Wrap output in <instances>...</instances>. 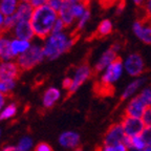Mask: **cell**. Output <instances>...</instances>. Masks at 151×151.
I'll use <instances>...</instances> for the list:
<instances>
[{"instance_id": "obj_1", "label": "cell", "mask_w": 151, "mask_h": 151, "mask_svg": "<svg viewBox=\"0 0 151 151\" xmlns=\"http://www.w3.org/2000/svg\"><path fill=\"white\" fill-rule=\"evenodd\" d=\"M58 18V13L50 5L44 4L35 9L31 19V24L33 26L35 36L42 40L47 39L52 35V28Z\"/></svg>"}, {"instance_id": "obj_2", "label": "cell", "mask_w": 151, "mask_h": 151, "mask_svg": "<svg viewBox=\"0 0 151 151\" xmlns=\"http://www.w3.org/2000/svg\"><path fill=\"white\" fill-rule=\"evenodd\" d=\"M78 39V36L66 35L64 33L52 34L46 39L43 47L44 56L47 59L55 60L62 54L68 52Z\"/></svg>"}, {"instance_id": "obj_3", "label": "cell", "mask_w": 151, "mask_h": 151, "mask_svg": "<svg viewBox=\"0 0 151 151\" xmlns=\"http://www.w3.org/2000/svg\"><path fill=\"white\" fill-rule=\"evenodd\" d=\"M44 52L43 47L39 45H33L17 58V64L21 68L22 71H26L35 67L36 65L43 61L44 59Z\"/></svg>"}, {"instance_id": "obj_4", "label": "cell", "mask_w": 151, "mask_h": 151, "mask_svg": "<svg viewBox=\"0 0 151 151\" xmlns=\"http://www.w3.org/2000/svg\"><path fill=\"white\" fill-rule=\"evenodd\" d=\"M124 71V61L118 57V59L110 64L105 70L103 71L100 81V89L108 90L111 85L118 82L123 76Z\"/></svg>"}, {"instance_id": "obj_5", "label": "cell", "mask_w": 151, "mask_h": 151, "mask_svg": "<svg viewBox=\"0 0 151 151\" xmlns=\"http://www.w3.org/2000/svg\"><path fill=\"white\" fill-rule=\"evenodd\" d=\"M124 69L133 78H139L146 70V65L143 57L137 52H131L124 60Z\"/></svg>"}, {"instance_id": "obj_6", "label": "cell", "mask_w": 151, "mask_h": 151, "mask_svg": "<svg viewBox=\"0 0 151 151\" xmlns=\"http://www.w3.org/2000/svg\"><path fill=\"white\" fill-rule=\"evenodd\" d=\"M92 73H93V69H91V67L87 62L80 64L75 70V76L73 78V85H71L70 89L67 91V94L65 96V100L70 98L80 88L81 85L84 84L91 77Z\"/></svg>"}, {"instance_id": "obj_7", "label": "cell", "mask_w": 151, "mask_h": 151, "mask_svg": "<svg viewBox=\"0 0 151 151\" xmlns=\"http://www.w3.org/2000/svg\"><path fill=\"white\" fill-rule=\"evenodd\" d=\"M126 137L127 135L124 131L122 123H116V124H112L107 129L103 139V145L113 146V145L122 144L125 141Z\"/></svg>"}, {"instance_id": "obj_8", "label": "cell", "mask_w": 151, "mask_h": 151, "mask_svg": "<svg viewBox=\"0 0 151 151\" xmlns=\"http://www.w3.org/2000/svg\"><path fill=\"white\" fill-rule=\"evenodd\" d=\"M147 108H148V105L145 102V100L139 94H137L128 102L124 112H125L126 116L142 119V116H143V114H144L145 110Z\"/></svg>"}, {"instance_id": "obj_9", "label": "cell", "mask_w": 151, "mask_h": 151, "mask_svg": "<svg viewBox=\"0 0 151 151\" xmlns=\"http://www.w3.org/2000/svg\"><path fill=\"white\" fill-rule=\"evenodd\" d=\"M122 126L124 128L126 135L128 137H133L137 135H141L143 130L145 129V125L142 119L131 118V116H124L121 121Z\"/></svg>"}, {"instance_id": "obj_10", "label": "cell", "mask_w": 151, "mask_h": 151, "mask_svg": "<svg viewBox=\"0 0 151 151\" xmlns=\"http://www.w3.org/2000/svg\"><path fill=\"white\" fill-rule=\"evenodd\" d=\"M132 31L139 40L145 44H151V23L143 19L135 20L132 24Z\"/></svg>"}, {"instance_id": "obj_11", "label": "cell", "mask_w": 151, "mask_h": 151, "mask_svg": "<svg viewBox=\"0 0 151 151\" xmlns=\"http://www.w3.org/2000/svg\"><path fill=\"white\" fill-rule=\"evenodd\" d=\"M23 71L17 62H1L0 63V80L17 81Z\"/></svg>"}, {"instance_id": "obj_12", "label": "cell", "mask_w": 151, "mask_h": 151, "mask_svg": "<svg viewBox=\"0 0 151 151\" xmlns=\"http://www.w3.org/2000/svg\"><path fill=\"white\" fill-rule=\"evenodd\" d=\"M116 59H118V52H114L111 47H109L108 50H106L101 55V57L99 58L97 63L94 64L93 73H103V71L105 70L112 62L116 61Z\"/></svg>"}, {"instance_id": "obj_13", "label": "cell", "mask_w": 151, "mask_h": 151, "mask_svg": "<svg viewBox=\"0 0 151 151\" xmlns=\"http://www.w3.org/2000/svg\"><path fill=\"white\" fill-rule=\"evenodd\" d=\"M13 34L16 37V39L23 41L32 40L35 36L31 21H18V23L13 29Z\"/></svg>"}, {"instance_id": "obj_14", "label": "cell", "mask_w": 151, "mask_h": 151, "mask_svg": "<svg viewBox=\"0 0 151 151\" xmlns=\"http://www.w3.org/2000/svg\"><path fill=\"white\" fill-rule=\"evenodd\" d=\"M80 135L78 132L65 131L59 137V143L61 146L68 149H77L80 147Z\"/></svg>"}, {"instance_id": "obj_15", "label": "cell", "mask_w": 151, "mask_h": 151, "mask_svg": "<svg viewBox=\"0 0 151 151\" xmlns=\"http://www.w3.org/2000/svg\"><path fill=\"white\" fill-rule=\"evenodd\" d=\"M147 81V79L145 77H139V78H135L133 81L129 83L125 87V89L123 90L122 94L120 97V101H126V100L130 99L137 93V91L139 89V88L145 84V82Z\"/></svg>"}, {"instance_id": "obj_16", "label": "cell", "mask_w": 151, "mask_h": 151, "mask_svg": "<svg viewBox=\"0 0 151 151\" xmlns=\"http://www.w3.org/2000/svg\"><path fill=\"white\" fill-rule=\"evenodd\" d=\"M16 58L12 50V41L5 35L0 36V61L9 62Z\"/></svg>"}, {"instance_id": "obj_17", "label": "cell", "mask_w": 151, "mask_h": 151, "mask_svg": "<svg viewBox=\"0 0 151 151\" xmlns=\"http://www.w3.org/2000/svg\"><path fill=\"white\" fill-rule=\"evenodd\" d=\"M58 16H59V18L63 21V23L65 24L66 27H69V26L73 25L76 20L75 16H73V3L68 2V1L65 0L63 5H62L61 9H60L59 13H58Z\"/></svg>"}, {"instance_id": "obj_18", "label": "cell", "mask_w": 151, "mask_h": 151, "mask_svg": "<svg viewBox=\"0 0 151 151\" xmlns=\"http://www.w3.org/2000/svg\"><path fill=\"white\" fill-rule=\"evenodd\" d=\"M35 9L33 7V5L29 2H20L19 6L17 9L15 16H16L18 21H31L32 16L34 14Z\"/></svg>"}, {"instance_id": "obj_19", "label": "cell", "mask_w": 151, "mask_h": 151, "mask_svg": "<svg viewBox=\"0 0 151 151\" xmlns=\"http://www.w3.org/2000/svg\"><path fill=\"white\" fill-rule=\"evenodd\" d=\"M112 31H113V24L110 19H103L99 23V25H98L92 38L100 39V38L107 37V36H109L112 33Z\"/></svg>"}, {"instance_id": "obj_20", "label": "cell", "mask_w": 151, "mask_h": 151, "mask_svg": "<svg viewBox=\"0 0 151 151\" xmlns=\"http://www.w3.org/2000/svg\"><path fill=\"white\" fill-rule=\"evenodd\" d=\"M60 98V90L55 87L47 89L43 94V105L46 109H50L55 106V104Z\"/></svg>"}, {"instance_id": "obj_21", "label": "cell", "mask_w": 151, "mask_h": 151, "mask_svg": "<svg viewBox=\"0 0 151 151\" xmlns=\"http://www.w3.org/2000/svg\"><path fill=\"white\" fill-rule=\"evenodd\" d=\"M20 0H0V12L5 17L13 16L19 6Z\"/></svg>"}, {"instance_id": "obj_22", "label": "cell", "mask_w": 151, "mask_h": 151, "mask_svg": "<svg viewBox=\"0 0 151 151\" xmlns=\"http://www.w3.org/2000/svg\"><path fill=\"white\" fill-rule=\"evenodd\" d=\"M29 47H31L29 41H23L19 39H15L12 41V50L16 57L25 52Z\"/></svg>"}, {"instance_id": "obj_23", "label": "cell", "mask_w": 151, "mask_h": 151, "mask_svg": "<svg viewBox=\"0 0 151 151\" xmlns=\"http://www.w3.org/2000/svg\"><path fill=\"white\" fill-rule=\"evenodd\" d=\"M89 19H90V9H87V11H86V13H85V14L83 15L80 19H79L78 23H77L75 29H73V32L70 34V35L71 36H76L77 34L80 33L83 28H84V26L86 25V23L89 21Z\"/></svg>"}, {"instance_id": "obj_24", "label": "cell", "mask_w": 151, "mask_h": 151, "mask_svg": "<svg viewBox=\"0 0 151 151\" xmlns=\"http://www.w3.org/2000/svg\"><path fill=\"white\" fill-rule=\"evenodd\" d=\"M87 9H89V5L84 2L73 3V13L76 19H80L86 13Z\"/></svg>"}, {"instance_id": "obj_25", "label": "cell", "mask_w": 151, "mask_h": 151, "mask_svg": "<svg viewBox=\"0 0 151 151\" xmlns=\"http://www.w3.org/2000/svg\"><path fill=\"white\" fill-rule=\"evenodd\" d=\"M17 109H18V104H16V103L9 104V106H7L2 112L0 113V121L6 120V119L14 116L17 112Z\"/></svg>"}, {"instance_id": "obj_26", "label": "cell", "mask_w": 151, "mask_h": 151, "mask_svg": "<svg viewBox=\"0 0 151 151\" xmlns=\"http://www.w3.org/2000/svg\"><path fill=\"white\" fill-rule=\"evenodd\" d=\"M15 86V81L0 80V92L5 94H12V90Z\"/></svg>"}, {"instance_id": "obj_27", "label": "cell", "mask_w": 151, "mask_h": 151, "mask_svg": "<svg viewBox=\"0 0 151 151\" xmlns=\"http://www.w3.org/2000/svg\"><path fill=\"white\" fill-rule=\"evenodd\" d=\"M97 151H128V148L125 144H118L113 146H107V145H102L101 147L97 149Z\"/></svg>"}, {"instance_id": "obj_28", "label": "cell", "mask_w": 151, "mask_h": 151, "mask_svg": "<svg viewBox=\"0 0 151 151\" xmlns=\"http://www.w3.org/2000/svg\"><path fill=\"white\" fill-rule=\"evenodd\" d=\"M65 0H48L46 2L47 5H50L54 11H56L57 13H59V11L61 9L62 5H63Z\"/></svg>"}, {"instance_id": "obj_29", "label": "cell", "mask_w": 151, "mask_h": 151, "mask_svg": "<svg viewBox=\"0 0 151 151\" xmlns=\"http://www.w3.org/2000/svg\"><path fill=\"white\" fill-rule=\"evenodd\" d=\"M66 28L65 24L63 23V21H62L61 19L58 18V20L56 21V23H55L54 25V28H52V34H59V33H63V31Z\"/></svg>"}, {"instance_id": "obj_30", "label": "cell", "mask_w": 151, "mask_h": 151, "mask_svg": "<svg viewBox=\"0 0 151 151\" xmlns=\"http://www.w3.org/2000/svg\"><path fill=\"white\" fill-rule=\"evenodd\" d=\"M141 137H143V139L145 141L147 146L151 145V126L145 127V129L143 130V132L141 133Z\"/></svg>"}, {"instance_id": "obj_31", "label": "cell", "mask_w": 151, "mask_h": 151, "mask_svg": "<svg viewBox=\"0 0 151 151\" xmlns=\"http://www.w3.org/2000/svg\"><path fill=\"white\" fill-rule=\"evenodd\" d=\"M142 121L144 123L145 127L151 126V107H148V108L145 110L144 114L142 116Z\"/></svg>"}, {"instance_id": "obj_32", "label": "cell", "mask_w": 151, "mask_h": 151, "mask_svg": "<svg viewBox=\"0 0 151 151\" xmlns=\"http://www.w3.org/2000/svg\"><path fill=\"white\" fill-rule=\"evenodd\" d=\"M32 146V139H28V137H24V139H21V142L19 143L18 148L21 151H27L28 149L31 148Z\"/></svg>"}, {"instance_id": "obj_33", "label": "cell", "mask_w": 151, "mask_h": 151, "mask_svg": "<svg viewBox=\"0 0 151 151\" xmlns=\"http://www.w3.org/2000/svg\"><path fill=\"white\" fill-rule=\"evenodd\" d=\"M34 151H54V149H52V147L50 146V145L42 142V143H39V144L35 147Z\"/></svg>"}, {"instance_id": "obj_34", "label": "cell", "mask_w": 151, "mask_h": 151, "mask_svg": "<svg viewBox=\"0 0 151 151\" xmlns=\"http://www.w3.org/2000/svg\"><path fill=\"white\" fill-rule=\"evenodd\" d=\"M125 6H126V1H125V0H120V1L116 3V15H118V16L122 15L123 12L125 11Z\"/></svg>"}, {"instance_id": "obj_35", "label": "cell", "mask_w": 151, "mask_h": 151, "mask_svg": "<svg viewBox=\"0 0 151 151\" xmlns=\"http://www.w3.org/2000/svg\"><path fill=\"white\" fill-rule=\"evenodd\" d=\"M100 5H101L103 9H109V7L113 6L118 2V0H100Z\"/></svg>"}, {"instance_id": "obj_36", "label": "cell", "mask_w": 151, "mask_h": 151, "mask_svg": "<svg viewBox=\"0 0 151 151\" xmlns=\"http://www.w3.org/2000/svg\"><path fill=\"white\" fill-rule=\"evenodd\" d=\"M144 9L146 13V16L148 18H151V0H146L144 4Z\"/></svg>"}, {"instance_id": "obj_37", "label": "cell", "mask_w": 151, "mask_h": 151, "mask_svg": "<svg viewBox=\"0 0 151 151\" xmlns=\"http://www.w3.org/2000/svg\"><path fill=\"white\" fill-rule=\"evenodd\" d=\"M71 85H73V79L71 78H65L63 80V83H62V86H63L64 89H66L68 91L70 89Z\"/></svg>"}, {"instance_id": "obj_38", "label": "cell", "mask_w": 151, "mask_h": 151, "mask_svg": "<svg viewBox=\"0 0 151 151\" xmlns=\"http://www.w3.org/2000/svg\"><path fill=\"white\" fill-rule=\"evenodd\" d=\"M13 97H14L13 94H5V93H2V92H0V109L2 108V106L4 105L5 100L9 99V98H13Z\"/></svg>"}, {"instance_id": "obj_39", "label": "cell", "mask_w": 151, "mask_h": 151, "mask_svg": "<svg viewBox=\"0 0 151 151\" xmlns=\"http://www.w3.org/2000/svg\"><path fill=\"white\" fill-rule=\"evenodd\" d=\"M29 3L33 5L34 9H37V7H40V6H42V5L46 4V1H45V0H32Z\"/></svg>"}, {"instance_id": "obj_40", "label": "cell", "mask_w": 151, "mask_h": 151, "mask_svg": "<svg viewBox=\"0 0 151 151\" xmlns=\"http://www.w3.org/2000/svg\"><path fill=\"white\" fill-rule=\"evenodd\" d=\"M111 48H112L114 52H119L121 50H122V43L121 42H119V41H116V42H114L112 45H111Z\"/></svg>"}, {"instance_id": "obj_41", "label": "cell", "mask_w": 151, "mask_h": 151, "mask_svg": "<svg viewBox=\"0 0 151 151\" xmlns=\"http://www.w3.org/2000/svg\"><path fill=\"white\" fill-rule=\"evenodd\" d=\"M133 1V3H134L137 6H142V5L145 4V1L146 0H132Z\"/></svg>"}, {"instance_id": "obj_42", "label": "cell", "mask_w": 151, "mask_h": 151, "mask_svg": "<svg viewBox=\"0 0 151 151\" xmlns=\"http://www.w3.org/2000/svg\"><path fill=\"white\" fill-rule=\"evenodd\" d=\"M66 1H68L70 3H79V2H82V0H66Z\"/></svg>"}, {"instance_id": "obj_43", "label": "cell", "mask_w": 151, "mask_h": 151, "mask_svg": "<svg viewBox=\"0 0 151 151\" xmlns=\"http://www.w3.org/2000/svg\"><path fill=\"white\" fill-rule=\"evenodd\" d=\"M143 151H151V145H148V146H146V148H145Z\"/></svg>"}, {"instance_id": "obj_44", "label": "cell", "mask_w": 151, "mask_h": 151, "mask_svg": "<svg viewBox=\"0 0 151 151\" xmlns=\"http://www.w3.org/2000/svg\"><path fill=\"white\" fill-rule=\"evenodd\" d=\"M92 0H82V2H84V3H86L87 5H89V3L91 2Z\"/></svg>"}, {"instance_id": "obj_45", "label": "cell", "mask_w": 151, "mask_h": 151, "mask_svg": "<svg viewBox=\"0 0 151 151\" xmlns=\"http://www.w3.org/2000/svg\"><path fill=\"white\" fill-rule=\"evenodd\" d=\"M73 151H83V149L81 148V147H79V148H77V149H75Z\"/></svg>"}, {"instance_id": "obj_46", "label": "cell", "mask_w": 151, "mask_h": 151, "mask_svg": "<svg viewBox=\"0 0 151 151\" xmlns=\"http://www.w3.org/2000/svg\"><path fill=\"white\" fill-rule=\"evenodd\" d=\"M20 1H22V2H31L32 0H20Z\"/></svg>"}, {"instance_id": "obj_47", "label": "cell", "mask_w": 151, "mask_h": 151, "mask_svg": "<svg viewBox=\"0 0 151 151\" xmlns=\"http://www.w3.org/2000/svg\"><path fill=\"white\" fill-rule=\"evenodd\" d=\"M45 1H46V2H47V1H48V0H45Z\"/></svg>"}, {"instance_id": "obj_48", "label": "cell", "mask_w": 151, "mask_h": 151, "mask_svg": "<svg viewBox=\"0 0 151 151\" xmlns=\"http://www.w3.org/2000/svg\"><path fill=\"white\" fill-rule=\"evenodd\" d=\"M149 107H151V104H150V106H149Z\"/></svg>"}, {"instance_id": "obj_49", "label": "cell", "mask_w": 151, "mask_h": 151, "mask_svg": "<svg viewBox=\"0 0 151 151\" xmlns=\"http://www.w3.org/2000/svg\"><path fill=\"white\" fill-rule=\"evenodd\" d=\"M0 62H1V61H0Z\"/></svg>"}]
</instances>
